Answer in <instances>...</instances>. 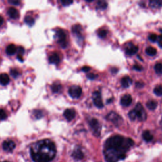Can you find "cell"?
I'll return each instance as SVG.
<instances>
[{"label": "cell", "mask_w": 162, "mask_h": 162, "mask_svg": "<svg viewBox=\"0 0 162 162\" xmlns=\"http://www.w3.org/2000/svg\"><path fill=\"white\" fill-rule=\"evenodd\" d=\"M134 144L133 140L121 136H114L107 139L105 144V157L107 162H117L126 157V152Z\"/></svg>", "instance_id": "6da1fadb"}, {"label": "cell", "mask_w": 162, "mask_h": 162, "mask_svg": "<svg viewBox=\"0 0 162 162\" xmlns=\"http://www.w3.org/2000/svg\"><path fill=\"white\" fill-rule=\"evenodd\" d=\"M55 143L49 139L41 140L30 148V155L34 162H50L56 155Z\"/></svg>", "instance_id": "7a4b0ae2"}, {"label": "cell", "mask_w": 162, "mask_h": 162, "mask_svg": "<svg viewBox=\"0 0 162 162\" xmlns=\"http://www.w3.org/2000/svg\"><path fill=\"white\" fill-rule=\"evenodd\" d=\"M55 38L57 39L58 44L60 45L62 48H66L67 46V36L66 34L63 30L59 29L57 30L55 34Z\"/></svg>", "instance_id": "3957f363"}, {"label": "cell", "mask_w": 162, "mask_h": 162, "mask_svg": "<svg viewBox=\"0 0 162 162\" xmlns=\"http://www.w3.org/2000/svg\"><path fill=\"white\" fill-rule=\"evenodd\" d=\"M137 115H138V119L140 121H144L147 117V115L145 111L144 108H143L142 105L141 103H138L136 105L134 108Z\"/></svg>", "instance_id": "277c9868"}, {"label": "cell", "mask_w": 162, "mask_h": 162, "mask_svg": "<svg viewBox=\"0 0 162 162\" xmlns=\"http://www.w3.org/2000/svg\"><path fill=\"white\" fill-rule=\"evenodd\" d=\"M82 93V89L80 86H73L68 90V94L73 98H79Z\"/></svg>", "instance_id": "5b68a950"}, {"label": "cell", "mask_w": 162, "mask_h": 162, "mask_svg": "<svg viewBox=\"0 0 162 162\" xmlns=\"http://www.w3.org/2000/svg\"><path fill=\"white\" fill-rule=\"evenodd\" d=\"M89 125L91 126V128L92 129L93 133H94L95 136H99L100 135L101 126L99 125V123L98 120L95 119V118H92L89 122Z\"/></svg>", "instance_id": "8992f818"}, {"label": "cell", "mask_w": 162, "mask_h": 162, "mask_svg": "<svg viewBox=\"0 0 162 162\" xmlns=\"http://www.w3.org/2000/svg\"><path fill=\"white\" fill-rule=\"evenodd\" d=\"M92 99L94 103L96 105V107L98 108H101L103 107V103L102 99H101V96L100 92L99 91H95L92 95Z\"/></svg>", "instance_id": "52a82bcc"}, {"label": "cell", "mask_w": 162, "mask_h": 162, "mask_svg": "<svg viewBox=\"0 0 162 162\" xmlns=\"http://www.w3.org/2000/svg\"><path fill=\"white\" fill-rule=\"evenodd\" d=\"M107 118L108 120L112 122L115 125H118V124H120L121 121L122 120V118L120 117L119 115H118L117 113H115V112L113 111L110 112V113L107 115Z\"/></svg>", "instance_id": "ba28073f"}, {"label": "cell", "mask_w": 162, "mask_h": 162, "mask_svg": "<svg viewBox=\"0 0 162 162\" xmlns=\"http://www.w3.org/2000/svg\"><path fill=\"white\" fill-rule=\"evenodd\" d=\"M15 148V143L11 140H7L5 141L3 144V148L5 151L8 152L12 151Z\"/></svg>", "instance_id": "9c48e42d"}, {"label": "cell", "mask_w": 162, "mask_h": 162, "mask_svg": "<svg viewBox=\"0 0 162 162\" xmlns=\"http://www.w3.org/2000/svg\"><path fill=\"white\" fill-rule=\"evenodd\" d=\"M132 98L130 95H126L123 96L120 99V103L124 107H129L132 103Z\"/></svg>", "instance_id": "30bf717a"}, {"label": "cell", "mask_w": 162, "mask_h": 162, "mask_svg": "<svg viewBox=\"0 0 162 162\" xmlns=\"http://www.w3.org/2000/svg\"><path fill=\"white\" fill-rule=\"evenodd\" d=\"M138 49L139 48L138 46L132 44H130V45H127L126 51V53L128 55H133L137 53V52L138 51Z\"/></svg>", "instance_id": "8fae6325"}, {"label": "cell", "mask_w": 162, "mask_h": 162, "mask_svg": "<svg viewBox=\"0 0 162 162\" xmlns=\"http://www.w3.org/2000/svg\"><path fill=\"white\" fill-rule=\"evenodd\" d=\"M64 116L67 120L71 121L76 117V111L73 109H67L64 112Z\"/></svg>", "instance_id": "7c38bea8"}, {"label": "cell", "mask_w": 162, "mask_h": 162, "mask_svg": "<svg viewBox=\"0 0 162 162\" xmlns=\"http://www.w3.org/2000/svg\"><path fill=\"white\" fill-rule=\"evenodd\" d=\"M72 157L77 160H82L83 158L84 154L79 148H77L74 149L72 153Z\"/></svg>", "instance_id": "4fadbf2b"}, {"label": "cell", "mask_w": 162, "mask_h": 162, "mask_svg": "<svg viewBox=\"0 0 162 162\" xmlns=\"http://www.w3.org/2000/svg\"><path fill=\"white\" fill-rule=\"evenodd\" d=\"M8 14L9 16H10V17L13 18V19H17V18H18V17H19V14H18V11L13 7H10L8 8Z\"/></svg>", "instance_id": "5bb4252c"}, {"label": "cell", "mask_w": 162, "mask_h": 162, "mask_svg": "<svg viewBox=\"0 0 162 162\" xmlns=\"http://www.w3.org/2000/svg\"><path fill=\"white\" fill-rule=\"evenodd\" d=\"M132 80L128 76L124 77L122 78V79L121 80V84L124 88H129V87L132 84Z\"/></svg>", "instance_id": "9a60e30c"}, {"label": "cell", "mask_w": 162, "mask_h": 162, "mask_svg": "<svg viewBox=\"0 0 162 162\" xmlns=\"http://www.w3.org/2000/svg\"><path fill=\"white\" fill-rule=\"evenodd\" d=\"M10 82V77L7 74H0V84L3 86H6Z\"/></svg>", "instance_id": "2e32d148"}, {"label": "cell", "mask_w": 162, "mask_h": 162, "mask_svg": "<svg viewBox=\"0 0 162 162\" xmlns=\"http://www.w3.org/2000/svg\"><path fill=\"white\" fill-rule=\"evenodd\" d=\"M60 57H59V55L57 53L53 54L49 58V62L52 64L57 65L60 63Z\"/></svg>", "instance_id": "e0dca14e"}, {"label": "cell", "mask_w": 162, "mask_h": 162, "mask_svg": "<svg viewBox=\"0 0 162 162\" xmlns=\"http://www.w3.org/2000/svg\"><path fill=\"white\" fill-rule=\"evenodd\" d=\"M149 6L153 8H159L162 7V0H151Z\"/></svg>", "instance_id": "ac0fdd59"}, {"label": "cell", "mask_w": 162, "mask_h": 162, "mask_svg": "<svg viewBox=\"0 0 162 162\" xmlns=\"http://www.w3.org/2000/svg\"><path fill=\"white\" fill-rule=\"evenodd\" d=\"M142 138L144 139V141L149 142L151 141L153 139V136L150 133L149 130H145V131L142 134Z\"/></svg>", "instance_id": "d6986e66"}, {"label": "cell", "mask_w": 162, "mask_h": 162, "mask_svg": "<svg viewBox=\"0 0 162 162\" xmlns=\"http://www.w3.org/2000/svg\"><path fill=\"white\" fill-rule=\"evenodd\" d=\"M6 51L8 55H13L17 51V48L14 45H10L7 46Z\"/></svg>", "instance_id": "ffe728a7"}, {"label": "cell", "mask_w": 162, "mask_h": 162, "mask_svg": "<svg viewBox=\"0 0 162 162\" xmlns=\"http://www.w3.org/2000/svg\"><path fill=\"white\" fill-rule=\"evenodd\" d=\"M73 33H74L75 35L79 37H81V31H82V27L80 25H76L72 27Z\"/></svg>", "instance_id": "44dd1931"}, {"label": "cell", "mask_w": 162, "mask_h": 162, "mask_svg": "<svg viewBox=\"0 0 162 162\" xmlns=\"http://www.w3.org/2000/svg\"><path fill=\"white\" fill-rule=\"evenodd\" d=\"M146 107H148L149 110H154L157 107V103L154 100H149L146 103Z\"/></svg>", "instance_id": "7402d4cb"}, {"label": "cell", "mask_w": 162, "mask_h": 162, "mask_svg": "<svg viewBox=\"0 0 162 162\" xmlns=\"http://www.w3.org/2000/svg\"><path fill=\"white\" fill-rule=\"evenodd\" d=\"M62 89V86L61 84L58 83H55L54 84H53L51 86V90L53 92H60Z\"/></svg>", "instance_id": "603a6c76"}, {"label": "cell", "mask_w": 162, "mask_h": 162, "mask_svg": "<svg viewBox=\"0 0 162 162\" xmlns=\"http://www.w3.org/2000/svg\"><path fill=\"white\" fill-rule=\"evenodd\" d=\"M24 21H25V22L26 23V24H27L28 26H33V25L34 24V22H35L34 18L31 16H29V15H27V16L25 17Z\"/></svg>", "instance_id": "cb8c5ba5"}, {"label": "cell", "mask_w": 162, "mask_h": 162, "mask_svg": "<svg viewBox=\"0 0 162 162\" xmlns=\"http://www.w3.org/2000/svg\"><path fill=\"white\" fill-rule=\"evenodd\" d=\"M146 53L149 56H154L157 54V50L153 47H148L146 49Z\"/></svg>", "instance_id": "d4e9b609"}, {"label": "cell", "mask_w": 162, "mask_h": 162, "mask_svg": "<svg viewBox=\"0 0 162 162\" xmlns=\"http://www.w3.org/2000/svg\"><path fill=\"white\" fill-rule=\"evenodd\" d=\"M108 4L107 3L104 1H99L97 3V7L99 9H102V10H104V9L107 8Z\"/></svg>", "instance_id": "484cf974"}, {"label": "cell", "mask_w": 162, "mask_h": 162, "mask_svg": "<svg viewBox=\"0 0 162 162\" xmlns=\"http://www.w3.org/2000/svg\"><path fill=\"white\" fill-rule=\"evenodd\" d=\"M129 117L130 119L131 120H135L136 119L138 118V115H137V113H136V111L134 109L129 112Z\"/></svg>", "instance_id": "4316f807"}, {"label": "cell", "mask_w": 162, "mask_h": 162, "mask_svg": "<svg viewBox=\"0 0 162 162\" xmlns=\"http://www.w3.org/2000/svg\"><path fill=\"white\" fill-rule=\"evenodd\" d=\"M155 70L158 74H162V63H158L156 64L155 66Z\"/></svg>", "instance_id": "83f0119b"}, {"label": "cell", "mask_w": 162, "mask_h": 162, "mask_svg": "<svg viewBox=\"0 0 162 162\" xmlns=\"http://www.w3.org/2000/svg\"><path fill=\"white\" fill-rule=\"evenodd\" d=\"M154 92L156 95L158 96H162V86H157L154 89Z\"/></svg>", "instance_id": "f1b7e54d"}, {"label": "cell", "mask_w": 162, "mask_h": 162, "mask_svg": "<svg viewBox=\"0 0 162 162\" xmlns=\"http://www.w3.org/2000/svg\"><path fill=\"white\" fill-rule=\"evenodd\" d=\"M98 35L101 38H105V37L107 35V31L104 29L99 30L98 32Z\"/></svg>", "instance_id": "f546056e"}, {"label": "cell", "mask_w": 162, "mask_h": 162, "mask_svg": "<svg viewBox=\"0 0 162 162\" xmlns=\"http://www.w3.org/2000/svg\"><path fill=\"white\" fill-rule=\"evenodd\" d=\"M7 113H6V112L3 110H2V109H0V120H5L6 118H7Z\"/></svg>", "instance_id": "4dcf8cb0"}, {"label": "cell", "mask_w": 162, "mask_h": 162, "mask_svg": "<svg viewBox=\"0 0 162 162\" xmlns=\"http://www.w3.org/2000/svg\"><path fill=\"white\" fill-rule=\"evenodd\" d=\"M18 57H22V55L24 53V48L22 46L18 48Z\"/></svg>", "instance_id": "1f68e13d"}, {"label": "cell", "mask_w": 162, "mask_h": 162, "mask_svg": "<svg viewBox=\"0 0 162 162\" xmlns=\"http://www.w3.org/2000/svg\"><path fill=\"white\" fill-rule=\"evenodd\" d=\"M61 4L63 6H68L73 3L72 1H68V0H61Z\"/></svg>", "instance_id": "d6a6232c"}, {"label": "cell", "mask_w": 162, "mask_h": 162, "mask_svg": "<svg viewBox=\"0 0 162 162\" xmlns=\"http://www.w3.org/2000/svg\"><path fill=\"white\" fill-rule=\"evenodd\" d=\"M34 115H35V117H36V118H40L43 116L42 112L39 110H37L34 111Z\"/></svg>", "instance_id": "836d02e7"}, {"label": "cell", "mask_w": 162, "mask_h": 162, "mask_svg": "<svg viewBox=\"0 0 162 162\" xmlns=\"http://www.w3.org/2000/svg\"><path fill=\"white\" fill-rule=\"evenodd\" d=\"M149 39L152 42H155L157 39V37L155 35V34H151V35L149 37Z\"/></svg>", "instance_id": "e575fe53"}, {"label": "cell", "mask_w": 162, "mask_h": 162, "mask_svg": "<svg viewBox=\"0 0 162 162\" xmlns=\"http://www.w3.org/2000/svg\"><path fill=\"white\" fill-rule=\"evenodd\" d=\"M11 74L12 76H14L15 78L18 76V72L16 69H13V70H11Z\"/></svg>", "instance_id": "d590c367"}, {"label": "cell", "mask_w": 162, "mask_h": 162, "mask_svg": "<svg viewBox=\"0 0 162 162\" xmlns=\"http://www.w3.org/2000/svg\"><path fill=\"white\" fill-rule=\"evenodd\" d=\"M88 77L89 78V79L92 80V79H96V78L97 77V76H96V75H95V74H89L88 75Z\"/></svg>", "instance_id": "8d00e7d4"}, {"label": "cell", "mask_w": 162, "mask_h": 162, "mask_svg": "<svg viewBox=\"0 0 162 162\" xmlns=\"http://www.w3.org/2000/svg\"><path fill=\"white\" fill-rule=\"evenodd\" d=\"M8 2L10 3V4L14 5H18L20 4L19 1H17V0H13V1H8Z\"/></svg>", "instance_id": "74e56055"}, {"label": "cell", "mask_w": 162, "mask_h": 162, "mask_svg": "<svg viewBox=\"0 0 162 162\" xmlns=\"http://www.w3.org/2000/svg\"><path fill=\"white\" fill-rule=\"evenodd\" d=\"M134 69H135V70H138V71H141V70H142V68L141 66H139V65H135L134 66Z\"/></svg>", "instance_id": "f35d334b"}, {"label": "cell", "mask_w": 162, "mask_h": 162, "mask_svg": "<svg viewBox=\"0 0 162 162\" xmlns=\"http://www.w3.org/2000/svg\"><path fill=\"white\" fill-rule=\"evenodd\" d=\"M136 87H138V88H142L143 86H144V84L141 82H138L136 84Z\"/></svg>", "instance_id": "ab89813d"}, {"label": "cell", "mask_w": 162, "mask_h": 162, "mask_svg": "<svg viewBox=\"0 0 162 162\" xmlns=\"http://www.w3.org/2000/svg\"><path fill=\"white\" fill-rule=\"evenodd\" d=\"M90 69H91V68H90V67L86 66V67H84L82 68V71H83V72H88L89 70H90Z\"/></svg>", "instance_id": "60d3db41"}, {"label": "cell", "mask_w": 162, "mask_h": 162, "mask_svg": "<svg viewBox=\"0 0 162 162\" xmlns=\"http://www.w3.org/2000/svg\"><path fill=\"white\" fill-rule=\"evenodd\" d=\"M3 17H1L0 16V26H1V25L3 24Z\"/></svg>", "instance_id": "b9f144b4"}, {"label": "cell", "mask_w": 162, "mask_h": 162, "mask_svg": "<svg viewBox=\"0 0 162 162\" xmlns=\"http://www.w3.org/2000/svg\"><path fill=\"white\" fill-rule=\"evenodd\" d=\"M158 38H159V39H160V41H161H161H162V36L161 35V36H159Z\"/></svg>", "instance_id": "7bdbcfd3"}, {"label": "cell", "mask_w": 162, "mask_h": 162, "mask_svg": "<svg viewBox=\"0 0 162 162\" xmlns=\"http://www.w3.org/2000/svg\"><path fill=\"white\" fill-rule=\"evenodd\" d=\"M3 162H7V161H3Z\"/></svg>", "instance_id": "ee69618b"}, {"label": "cell", "mask_w": 162, "mask_h": 162, "mask_svg": "<svg viewBox=\"0 0 162 162\" xmlns=\"http://www.w3.org/2000/svg\"><path fill=\"white\" fill-rule=\"evenodd\" d=\"M161 32H162V30H161Z\"/></svg>", "instance_id": "f6af8a7d"}]
</instances>
